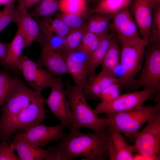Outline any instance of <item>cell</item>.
<instances>
[{
  "instance_id": "cell-16",
  "label": "cell",
  "mask_w": 160,
  "mask_h": 160,
  "mask_svg": "<svg viewBox=\"0 0 160 160\" xmlns=\"http://www.w3.org/2000/svg\"><path fill=\"white\" fill-rule=\"evenodd\" d=\"M106 129L109 159L111 160H132L135 152L133 145L128 143L122 133L112 126L107 125Z\"/></svg>"
},
{
  "instance_id": "cell-11",
  "label": "cell",
  "mask_w": 160,
  "mask_h": 160,
  "mask_svg": "<svg viewBox=\"0 0 160 160\" xmlns=\"http://www.w3.org/2000/svg\"><path fill=\"white\" fill-rule=\"evenodd\" d=\"M45 103L61 123L70 129L73 122V116L61 81L51 87L50 93L45 100Z\"/></svg>"
},
{
  "instance_id": "cell-31",
  "label": "cell",
  "mask_w": 160,
  "mask_h": 160,
  "mask_svg": "<svg viewBox=\"0 0 160 160\" xmlns=\"http://www.w3.org/2000/svg\"><path fill=\"white\" fill-rule=\"evenodd\" d=\"M15 1L12 0L0 11V33L9 24L16 21L17 12Z\"/></svg>"
},
{
  "instance_id": "cell-27",
  "label": "cell",
  "mask_w": 160,
  "mask_h": 160,
  "mask_svg": "<svg viewBox=\"0 0 160 160\" xmlns=\"http://www.w3.org/2000/svg\"><path fill=\"white\" fill-rule=\"evenodd\" d=\"M59 8L58 0H42L31 13L32 17L43 18H51Z\"/></svg>"
},
{
  "instance_id": "cell-10",
  "label": "cell",
  "mask_w": 160,
  "mask_h": 160,
  "mask_svg": "<svg viewBox=\"0 0 160 160\" xmlns=\"http://www.w3.org/2000/svg\"><path fill=\"white\" fill-rule=\"evenodd\" d=\"M153 96L155 97V95L152 90L144 88L140 91H133L120 95L110 102L101 101L96 106L94 111L98 115L126 111L142 106L147 100Z\"/></svg>"
},
{
  "instance_id": "cell-32",
  "label": "cell",
  "mask_w": 160,
  "mask_h": 160,
  "mask_svg": "<svg viewBox=\"0 0 160 160\" xmlns=\"http://www.w3.org/2000/svg\"><path fill=\"white\" fill-rule=\"evenodd\" d=\"M15 80L6 71H0V106L5 103Z\"/></svg>"
},
{
  "instance_id": "cell-40",
  "label": "cell",
  "mask_w": 160,
  "mask_h": 160,
  "mask_svg": "<svg viewBox=\"0 0 160 160\" xmlns=\"http://www.w3.org/2000/svg\"><path fill=\"white\" fill-rule=\"evenodd\" d=\"M100 0H89L90 2L94 5V7L99 2Z\"/></svg>"
},
{
  "instance_id": "cell-23",
  "label": "cell",
  "mask_w": 160,
  "mask_h": 160,
  "mask_svg": "<svg viewBox=\"0 0 160 160\" xmlns=\"http://www.w3.org/2000/svg\"><path fill=\"white\" fill-rule=\"evenodd\" d=\"M114 15L94 13L86 23V30L99 36L109 31V26Z\"/></svg>"
},
{
  "instance_id": "cell-13",
  "label": "cell",
  "mask_w": 160,
  "mask_h": 160,
  "mask_svg": "<svg viewBox=\"0 0 160 160\" xmlns=\"http://www.w3.org/2000/svg\"><path fill=\"white\" fill-rule=\"evenodd\" d=\"M160 0H133L129 7L141 37L148 43L153 12Z\"/></svg>"
},
{
  "instance_id": "cell-3",
  "label": "cell",
  "mask_w": 160,
  "mask_h": 160,
  "mask_svg": "<svg viewBox=\"0 0 160 160\" xmlns=\"http://www.w3.org/2000/svg\"><path fill=\"white\" fill-rule=\"evenodd\" d=\"M106 122L117 129L131 142L145 123L160 115V102L154 106L144 105L130 110L106 114Z\"/></svg>"
},
{
  "instance_id": "cell-39",
  "label": "cell",
  "mask_w": 160,
  "mask_h": 160,
  "mask_svg": "<svg viewBox=\"0 0 160 160\" xmlns=\"http://www.w3.org/2000/svg\"><path fill=\"white\" fill-rule=\"evenodd\" d=\"M12 0H0V8L3 5H6Z\"/></svg>"
},
{
  "instance_id": "cell-1",
  "label": "cell",
  "mask_w": 160,
  "mask_h": 160,
  "mask_svg": "<svg viewBox=\"0 0 160 160\" xmlns=\"http://www.w3.org/2000/svg\"><path fill=\"white\" fill-rule=\"evenodd\" d=\"M48 150L47 160H71L77 157L103 160L109 156L106 131L86 133L78 129L70 130L65 133L55 146Z\"/></svg>"
},
{
  "instance_id": "cell-15",
  "label": "cell",
  "mask_w": 160,
  "mask_h": 160,
  "mask_svg": "<svg viewBox=\"0 0 160 160\" xmlns=\"http://www.w3.org/2000/svg\"><path fill=\"white\" fill-rule=\"evenodd\" d=\"M118 38L136 39L142 38L129 7L114 15L109 26Z\"/></svg>"
},
{
  "instance_id": "cell-22",
  "label": "cell",
  "mask_w": 160,
  "mask_h": 160,
  "mask_svg": "<svg viewBox=\"0 0 160 160\" xmlns=\"http://www.w3.org/2000/svg\"><path fill=\"white\" fill-rule=\"evenodd\" d=\"M115 34L113 32L109 33V31L100 36L99 44L89 59L87 80L92 79L96 75V70L101 65Z\"/></svg>"
},
{
  "instance_id": "cell-20",
  "label": "cell",
  "mask_w": 160,
  "mask_h": 160,
  "mask_svg": "<svg viewBox=\"0 0 160 160\" xmlns=\"http://www.w3.org/2000/svg\"><path fill=\"white\" fill-rule=\"evenodd\" d=\"M118 78L115 74L102 70L92 79L87 80L83 88L87 99L97 98V96L104 89L111 84L118 82Z\"/></svg>"
},
{
  "instance_id": "cell-38",
  "label": "cell",
  "mask_w": 160,
  "mask_h": 160,
  "mask_svg": "<svg viewBox=\"0 0 160 160\" xmlns=\"http://www.w3.org/2000/svg\"><path fill=\"white\" fill-rule=\"evenodd\" d=\"M42 0H23V3L25 8L28 9L34 5L38 4Z\"/></svg>"
},
{
  "instance_id": "cell-2",
  "label": "cell",
  "mask_w": 160,
  "mask_h": 160,
  "mask_svg": "<svg viewBox=\"0 0 160 160\" xmlns=\"http://www.w3.org/2000/svg\"><path fill=\"white\" fill-rule=\"evenodd\" d=\"M65 92L73 118L70 130L84 128L93 132H105L107 125L106 119L99 117L89 105L83 89L75 84H72L68 80L65 81Z\"/></svg>"
},
{
  "instance_id": "cell-18",
  "label": "cell",
  "mask_w": 160,
  "mask_h": 160,
  "mask_svg": "<svg viewBox=\"0 0 160 160\" xmlns=\"http://www.w3.org/2000/svg\"><path fill=\"white\" fill-rule=\"evenodd\" d=\"M41 49L37 63L54 75L60 77L68 73L65 58L60 52L46 47H41Z\"/></svg>"
},
{
  "instance_id": "cell-8",
  "label": "cell",
  "mask_w": 160,
  "mask_h": 160,
  "mask_svg": "<svg viewBox=\"0 0 160 160\" xmlns=\"http://www.w3.org/2000/svg\"><path fill=\"white\" fill-rule=\"evenodd\" d=\"M18 69L25 79L37 93L62 81L60 76L54 75L43 67L23 54L19 62Z\"/></svg>"
},
{
  "instance_id": "cell-25",
  "label": "cell",
  "mask_w": 160,
  "mask_h": 160,
  "mask_svg": "<svg viewBox=\"0 0 160 160\" xmlns=\"http://www.w3.org/2000/svg\"><path fill=\"white\" fill-rule=\"evenodd\" d=\"M40 30H44L62 37H65L72 30L60 18H36Z\"/></svg>"
},
{
  "instance_id": "cell-19",
  "label": "cell",
  "mask_w": 160,
  "mask_h": 160,
  "mask_svg": "<svg viewBox=\"0 0 160 160\" xmlns=\"http://www.w3.org/2000/svg\"><path fill=\"white\" fill-rule=\"evenodd\" d=\"M12 138L19 160H44L47 156L48 149L44 150L30 144L19 133H15Z\"/></svg>"
},
{
  "instance_id": "cell-30",
  "label": "cell",
  "mask_w": 160,
  "mask_h": 160,
  "mask_svg": "<svg viewBox=\"0 0 160 160\" xmlns=\"http://www.w3.org/2000/svg\"><path fill=\"white\" fill-rule=\"evenodd\" d=\"M160 44V3L155 7L148 44Z\"/></svg>"
},
{
  "instance_id": "cell-12",
  "label": "cell",
  "mask_w": 160,
  "mask_h": 160,
  "mask_svg": "<svg viewBox=\"0 0 160 160\" xmlns=\"http://www.w3.org/2000/svg\"><path fill=\"white\" fill-rule=\"evenodd\" d=\"M60 52L65 58L68 74L71 76L75 84L83 89L88 78L89 57L78 49Z\"/></svg>"
},
{
  "instance_id": "cell-7",
  "label": "cell",
  "mask_w": 160,
  "mask_h": 160,
  "mask_svg": "<svg viewBox=\"0 0 160 160\" xmlns=\"http://www.w3.org/2000/svg\"><path fill=\"white\" fill-rule=\"evenodd\" d=\"M134 138V152L148 156L152 160L160 159V115L151 119Z\"/></svg>"
},
{
  "instance_id": "cell-29",
  "label": "cell",
  "mask_w": 160,
  "mask_h": 160,
  "mask_svg": "<svg viewBox=\"0 0 160 160\" xmlns=\"http://www.w3.org/2000/svg\"><path fill=\"white\" fill-rule=\"evenodd\" d=\"M86 31V25L81 28L72 29L65 37L63 49L60 51L68 52L77 49Z\"/></svg>"
},
{
  "instance_id": "cell-28",
  "label": "cell",
  "mask_w": 160,
  "mask_h": 160,
  "mask_svg": "<svg viewBox=\"0 0 160 160\" xmlns=\"http://www.w3.org/2000/svg\"><path fill=\"white\" fill-rule=\"evenodd\" d=\"M58 9L61 13L83 15L87 9V0H59Z\"/></svg>"
},
{
  "instance_id": "cell-36",
  "label": "cell",
  "mask_w": 160,
  "mask_h": 160,
  "mask_svg": "<svg viewBox=\"0 0 160 160\" xmlns=\"http://www.w3.org/2000/svg\"><path fill=\"white\" fill-rule=\"evenodd\" d=\"M15 151L13 141L0 143V160H19Z\"/></svg>"
},
{
  "instance_id": "cell-14",
  "label": "cell",
  "mask_w": 160,
  "mask_h": 160,
  "mask_svg": "<svg viewBox=\"0 0 160 160\" xmlns=\"http://www.w3.org/2000/svg\"><path fill=\"white\" fill-rule=\"evenodd\" d=\"M62 123L54 126L37 124L22 133L23 137L30 144L37 146H44L54 141H59L65 133Z\"/></svg>"
},
{
  "instance_id": "cell-17",
  "label": "cell",
  "mask_w": 160,
  "mask_h": 160,
  "mask_svg": "<svg viewBox=\"0 0 160 160\" xmlns=\"http://www.w3.org/2000/svg\"><path fill=\"white\" fill-rule=\"evenodd\" d=\"M16 8L17 17L15 23L18 30L23 37L25 47H28L39 37L40 33V26L25 7L23 0H18Z\"/></svg>"
},
{
  "instance_id": "cell-35",
  "label": "cell",
  "mask_w": 160,
  "mask_h": 160,
  "mask_svg": "<svg viewBox=\"0 0 160 160\" xmlns=\"http://www.w3.org/2000/svg\"><path fill=\"white\" fill-rule=\"evenodd\" d=\"M121 90L118 82L113 83L104 89L97 96L101 101L109 102L112 101L119 96Z\"/></svg>"
},
{
  "instance_id": "cell-26",
  "label": "cell",
  "mask_w": 160,
  "mask_h": 160,
  "mask_svg": "<svg viewBox=\"0 0 160 160\" xmlns=\"http://www.w3.org/2000/svg\"><path fill=\"white\" fill-rule=\"evenodd\" d=\"M133 0H100L92 10L94 13L114 15L129 7Z\"/></svg>"
},
{
  "instance_id": "cell-9",
  "label": "cell",
  "mask_w": 160,
  "mask_h": 160,
  "mask_svg": "<svg viewBox=\"0 0 160 160\" xmlns=\"http://www.w3.org/2000/svg\"><path fill=\"white\" fill-rule=\"evenodd\" d=\"M45 99L39 97L23 109L12 121L3 137L2 142L7 141L17 132L22 133L41 123L44 118Z\"/></svg>"
},
{
  "instance_id": "cell-33",
  "label": "cell",
  "mask_w": 160,
  "mask_h": 160,
  "mask_svg": "<svg viewBox=\"0 0 160 160\" xmlns=\"http://www.w3.org/2000/svg\"><path fill=\"white\" fill-rule=\"evenodd\" d=\"M100 39V36L86 30L77 49L83 51L90 57L97 47Z\"/></svg>"
},
{
  "instance_id": "cell-21",
  "label": "cell",
  "mask_w": 160,
  "mask_h": 160,
  "mask_svg": "<svg viewBox=\"0 0 160 160\" xmlns=\"http://www.w3.org/2000/svg\"><path fill=\"white\" fill-rule=\"evenodd\" d=\"M25 46L23 37L18 30L13 39L9 43L5 56L0 59V65L15 72L18 71V63Z\"/></svg>"
},
{
  "instance_id": "cell-5",
  "label": "cell",
  "mask_w": 160,
  "mask_h": 160,
  "mask_svg": "<svg viewBox=\"0 0 160 160\" xmlns=\"http://www.w3.org/2000/svg\"><path fill=\"white\" fill-rule=\"evenodd\" d=\"M27 87L20 79L15 83L3 105L0 118V143L12 121L25 108L42 96Z\"/></svg>"
},
{
  "instance_id": "cell-4",
  "label": "cell",
  "mask_w": 160,
  "mask_h": 160,
  "mask_svg": "<svg viewBox=\"0 0 160 160\" xmlns=\"http://www.w3.org/2000/svg\"><path fill=\"white\" fill-rule=\"evenodd\" d=\"M120 47V62L123 72L118 78L121 90H129L135 77L141 70L148 42L142 38H118Z\"/></svg>"
},
{
  "instance_id": "cell-34",
  "label": "cell",
  "mask_w": 160,
  "mask_h": 160,
  "mask_svg": "<svg viewBox=\"0 0 160 160\" xmlns=\"http://www.w3.org/2000/svg\"><path fill=\"white\" fill-rule=\"evenodd\" d=\"M83 15L61 13L56 16L61 19L71 29H78L86 25Z\"/></svg>"
},
{
  "instance_id": "cell-6",
  "label": "cell",
  "mask_w": 160,
  "mask_h": 160,
  "mask_svg": "<svg viewBox=\"0 0 160 160\" xmlns=\"http://www.w3.org/2000/svg\"><path fill=\"white\" fill-rule=\"evenodd\" d=\"M144 57V63L140 73L132 83L130 90L148 88L154 93L157 103L160 102V44H148Z\"/></svg>"
},
{
  "instance_id": "cell-24",
  "label": "cell",
  "mask_w": 160,
  "mask_h": 160,
  "mask_svg": "<svg viewBox=\"0 0 160 160\" xmlns=\"http://www.w3.org/2000/svg\"><path fill=\"white\" fill-rule=\"evenodd\" d=\"M120 58L119 43L116 35L115 34L100 65L102 66V70L115 74V70L120 62Z\"/></svg>"
},
{
  "instance_id": "cell-37",
  "label": "cell",
  "mask_w": 160,
  "mask_h": 160,
  "mask_svg": "<svg viewBox=\"0 0 160 160\" xmlns=\"http://www.w3.org/2000/svg\"><path fill=\"white\" fill-rule=\"evenodd\" d=\"M9 45V43H4L0 41V59L3 58L5 56Z\"/></svg>"
}]
</instances>
